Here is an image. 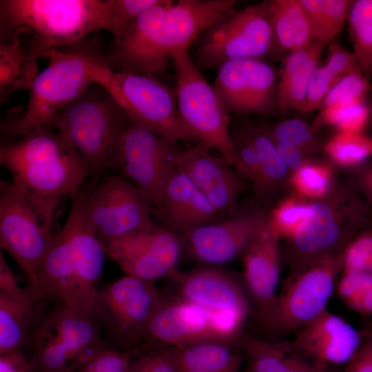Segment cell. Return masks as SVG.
Instances as JSON below:
<instances>
[{"instance_id":"obj_1","label":"cell","mask_w":372,"mask_h":372,"mask_svg":"<svg viewBox=\"0 0 372 372\" xmlns=\"http://www.w3.org/2000/svg\"><path fill=\"white\" fill-rule=\"evenodd\" d=\"M236 0H159L145 10L116 40L105 58L113 70L155 76L174 52L188 49L231 12Z\"/></svg>"},{"instance_id":"obj_2","label":"cell","mask_w":372,"mask_h":372,"mask_svg":"<svg viewBox=\"0 0 372 372\" xmlns=\"http://www.w3.org/2000/svg\"><path fill=\"white\" fill-rule=\"evenodd\" d=\"M105 255V246L87 223L82 185L39 267L43 302H54L71 313L90 314Z\"/></svg>"},{"instance_id":"obj_3","label":"cell","mask_w":372,"mask_h":372,"mask_svg":"<svg viewBox=\"0 0 372 372\" xmlns=\"http://www.w3.org/2000/svg\"><path fill=\"white\" fill-rule=\"evenodd\" d=\"M0 162L12 182L52 219L61 201L73 198L90 176L81 154L49 125L1 145Z\"/></svg>"},{"instance_id":"obj_4","label":"cell","mask_w":372,"mask_h":372,"mask_svg":"<svg viewBox=\"0 0 372 372\" xmlns=\"http://www.w3.org/2000/svg\"><path fill=\"white\" fill-rule=\"evenodd\" d=\"M101 0H1L0 44L17 41L38 61L101 30Z\"/></svg>"},{"instance_id":"obj_5","label":"cell","mask_w":372,"mask_h":372,"mask_svg":"<svg viewBox=\"0 0 372 372\" xmlns=\"http://www.w3.org/2000/svg\"><path fill=\"white\" fill-rule=\"evenodd\" d=\"M133 121L113 96L96 83L62 109L49 126L63 134L96 178L119 169L123 137Z\"/></svg>"},{"instance_id":"obj_6","label":"cell","mask_w":372,"mask_h":372,"mask_svg":"<svg viewBox=\"0 0 372 372\" xmlns=\"http://www.w3.org/2000/svg\"><path fill=\"white\" fill-rule=\"evenodd\" d=\"M172 61L178 112L193 140L218 151L240 174L251 179L231 134L229 113L214 85L203 77L188 49L174 52Z\"/></svg>"},{"instance_id":"obj_7","label":"cell","mask_w":372,"mask_h":372,"mask_svg":"<svg viewBox=\"0 0 372 372\" xmlns=\"http://www.w3.org/2000/svg\"><path fill=\"white\" fill-rule=\"evenodd\" d=\"M94 83L103 87L131 120L165 140H193L178 112L175 90L155 76L114 71L103 57L93 55L88 63Z\"/></svg>"},{"instance_id":"obj_8","label":"cell","mask_w":372,"mask_h":372,"mask_svg":"<svg viewBox=\"0 0 372 372\" xmlns=\"http://www.w3.org/2000/svg\"><path fill=\"white\" fill-rule=\"evenodd\" d=\"M93 55L51 49L44 56L49 64L38 73L30 87L23 114L0 125L1 141L12 143L35 128L50 125L58 113L94 83L88 69Z\"/></svg>"},{"instance_id":"obj_9","label":"cell","mask_w":372,"mask_h":372,"mask_svg":"<svg viewBox=\"0 0 372 372\" xmlns=\"http://www.w3.org/2000/svg\"><path fill=\"white\" fill-rule=\"evenodd\" d=\"M0 247L9 254L29 280L34 299L44 306L38 273L51 245L53 219L12 181L0 184Z\"/></svg>"},{"instance_id":"obj_10","label":"cell","mask_w":372,"mask_h":372,"mask_svg":"<svg viewBox=\"0 0 372 372\" xmlns=\"http://www.w3.org/2000/svg\"><path fill=\"white\" fill-rule=\"evenodd\" d=\"M275 51L270 0L233 10L197 40L194 62L208 70L238 59H261Z\"/></svg>"},{"instance_id":"obj_11","label":"cell","mask_w":372,"mask_h":372,"mask_svg":"<svg viewBox=\"0 0 372 372\" xmlns=\"http://www.w3.org/2000/svg\"><path fill=\"white\" fill-rule=\"evenodd\" d=\"M163 297L154 282L125 275L98 289L90 314L122 350L133 351L149 339Z\"/></svg>"},{"instance_id":"obj_12","label":"cell","mask_w":372,"mask_h":372,"mask_svg":"<svg viewBox=\"0 0 372 372\" xmlns=\"http://www.w3.org/2000/svg\"><path fill=\"white\" fill-rule=\"evenodd\" d=\"M102 328L90 314L57 307L32 332L33 372H75L105 347Z\"/></svg>"},{"instance_id":"obj_13","label":"cell","mask_w":372,"mask_h":372,"mask_svg":"<svg viewBox=\"0 0 372 372\" xmlns=\"http://www.w3.org/2000/svg\"><path fill=\"white\" fill-rule=\"evenodd\" d=\"M343 269V251L291 271L262 327L274 336L296 333L327 310Z\"/></svg>"},{"instance_id":"obj_14","label":"cell","mask_w":372,"mask_h":372,"mask_svg":"<svg viewBox=\"0 0 372 372\" xmlns=\"http://www.w3.org/2000/svg\"><path fill=\"white\" fill-rule=\"evenodd\" d=\"M83 187L87 223L105 247L113 240L156 226L152 201L123 177L107 176L97 184L90 182Z\"/></svg>"},{"instance_id":"obj_15","label":"cell","mask_w":372,"mask_h":372,"mask_svg":"<svg viewBox=\"0 0 372 372\" xmlns=\"http://www.w3.org/2000/svg\"><path fill=\"white\" fill-rule=\"evenodd\" d=\"M244 325L178 297H163L148 329L149 339L169 347L221 342L237 347Z\"/></svg>"},{"instance_id":"obj_16","label":"cell","mask_w":372,"mask_h":372,"mask_svg":"<svg viewBox=\"0 0 372 372\" xmlns=\"http://www.w3.org/2000/svg\"><path fill=\"white\" fill-rule=\"evenodd\" d=\"M183 150L133 122L122 139L118 170L144 192L155 208L166 183L177 170Z\"/></svg>"},{"instance_id":"obj_17","label":"cell","mask_w":372,"mask_h":372,"mask_svg":"<svg viewBox=\"0 0 372 372\" xmlns=\"http://www.w3.org/2000/svg\"><path fill=\"white\" fill-rule=\"evenodd\" d=\"M277 84L271 65L246 59L220 65L214 87L229 114L268 116L278 109Z\"/></svg>"},{"instance_id":"obj_18","label":"cell","mask_w":372,"mask_h":372,"mask_svg":"<svg viewBox=\"0 0 372 372\" xmlns=\"http://www.w3.org/2000/svg\"><path fill=\"white\" fill-rule=\"evenodd\" d=\"M105 249L125 275L154 282L176 270L180 242L175 232L155 226L113 240Z\"/></svg>"},{"instance_id":"obj_19","label":"cell","mask_w":372,"mask_h":372,"mask_svg":"<svg viewBox=\"0 0 372 372\" xmlns=\"http://www.w3.org/2000/svg\"><path fill=\"white\" fill-rule=\"evenodd\" d=\"M347 229L341 225L330 203L310 205L308 215L285 249L284 258L291 271L342 252L353 236Z\"/></svg>"},{"instance_id":"obj_20","label":"cell","mask_w":372,"mask_h":372,"mask_svg":"<svg viewBox=\"0 0 372 372\" xmlns=\"http://www.w3.org/2000/svg\"><path fill=\"white\" fill-rule=\"evenodd\" d=\"M178 298L244 325L251 313L245 286L227 273L214 268L183 273L175 270Z\"/></svg>"},{"instance_id":"obj_21","label":"cell","mask_w":372,"mask_h":372,"mask_svg":"<svg viewBox=\"0 0 372 372\" xmlns=\"http://www.w3.org/2000/svg\"><path fill=\"white\" fill-rule=\"evenodd\" d=\"M244 253V286L262 327L278 294L280 251L278 234L265 216Z\"/></svg>"},{"instance_id":"obj_22","label":"cell","mask_w":372,"mask_h":372,"mask_svg":"<svg viewBox=\"0 0 372 372\" xmlns=\"http://www.w3.org/2000/svg\"><path fill=\"white\" fill-rule=\"evenodd\" d=\"M209 149L200 143L183 149L178 158L177 169L188 176L220 215L232 214L243 188L242 182L234 166Z\"/></svg>"},{"instance_id":"obj_23","label":"cell","mask_w":372,"mask_h":372,"mask_svg":"<svg viewBox=\"0 0 372 372\" xmlns=\"http://www.w3.org/2000/svg\"><path fill=\"white\" fill-rule=\"evenodd\" d=\"M363 340L362 331L327 309L297 331L289 342L312 360L340 366L351 360Z\"/></svg>"},{"instance_id":"obj_24","label":"cell","mask_w":372,"mask_h":372,"mask_svg":"<svg viewBox=\"0 0 372 372\" xmlns=\"http://www.w3.org/2000/svg\"><path fill=\"white\" fill-rule=\"evenodd\" d=\"M264 215L237 216L218 223H207L185 234L192 254L210 264L231 261L243 253Z\"/></svg>"},{"instance_id":"obj_25","label":"cell","mask_w":372,"mask_h":372,"mask_svg":"<svg viewBox=\"0 0 372 372\" xmlns=\"http://www.w3.org/2000/svg\"><path fill=\"white\" fill-rule=\"evenodd\" d=\"M154 214L165 228L184 234L212 223L220 214L187 175L176 170L166 183Z\"/></svg>"},{"instance_id":"obj_26","label":"cell","mask_w":372,"mask_h":372,"mask_svg":"<svg viewBox=\"0 0 372 372\" xmlns=\"http://www.w3.org/2000/svg\"><path fill=\"white\" fill-rule=\"evenodd\" d=\"M247 364L242 372H343L338 366L312 360L278 338L264 339L244 333L237 344Z\"/></svg>"},{"instance_id":"obj_27","label":"cell","mask_w":372,"mask_h":372,"mask_svg":"<svg viewBox=\"0 0 372 372\" xmlns=\"http://www.w3.org/2000/svg\"><path fill=\"white\" fill-rule=\"evenodd\" d=\"M326 45L312 41L304 48L289 52L283 61L277 84L278 109L302 111L311 78Z\"/></svg>"},{"instance_id":"obj_28","label":"cell","mask_w":372,"mask_h":372,"mask_svg":"<svg viewBox=\"0 0 372 372\" xmlns=\"http://www.w3.org/2000/svg\"><path fill=\"white\" fill-rule=\"evenodd\" d=\"M167 349L180 372H242L245 358L236 346L221 342H203Z\"/></svg>"},{"instance_id":"obj_29","label":"cell","mask_w":372,"mask_h":372,"mask_svg":"<svg viewBox=\"0 0 372 372\" xmlns=\"http://www.w3.org/2000/svg\"><path fill=\"white\" fill-rule=\"evenodd\" d=\"M40 311L31 290L22 296L0 293V355L25 344Z\"/></svg>"},{"instance_id":"obj_30","label":"cell","mask_w":372,"mask_h":372,"mask_svg":"<svg viewBox=\"0 0 372 372\" xmlns=\"http://www.w3.org/2000/svg\"><path fill=\"white\" fill-rule=\"evenodd\" d=\"M329 52L325 63L318 66L312 74L302 112L318 110L327 93L344 77L353 73L363 74L353 52L335 42L330 43Z\"/></svg>"},{"instance_id":"obj_31","label":"cell","mask_w":372,"mask_h":372,"mask_svg":"<svg viewBox=\"0 0 372 372\" xmlns=\"http://www.w3.org/2000/svg\"><path fill=\"white\" fill-rule=\"evenodd\" d=\"M275 48L289 52L311 42L309 23L300 0H270Z\"/></svg>"},{"instance_id":"obj_32","label":"cell","mask_w":372,"mask_h":372,"mask_svg":"<svg viewBox=\"0 0 372 372\" xmlns=\"http://www.w3.org/2000/svg\"><path fill=\"white\" fill-rule=\"evenodd\" d=\"M37 61L17 41L0 44V101L4 103L14 92L30 89L37 75Z\"/></svg>"},{"instance_id":"obj_33","label":"cell","mask_w":372,"mask_h":372,"mask_svg":"<svg viewBox=\"0 0 372 372\" xmlns=\"http://www.w3.org/2000/svg\"><path fill=\"white\" fill-rule=\"evenodd\" d=\"M309 23L312 41L330 44L347 19L351 0H300Z\"/></svg>"},{"instance_id":"obj_34","label":"cell","mask_w":372,"mask_h":372,"mask_svg":"<svg viewBox=\"0 0 372 372\" xmlns=\"http://www.w3.org/2000/svg\"><path fill=\"white\" fill-rule=\"evenodd\" d=\"M347 20L353 51L370 81L372 76V0L352 1Z\"/></svg>"},{"instance_id":"obj_35","label":"cell","mask_w":372,"mask_h":372,"mask_svg":"<svg viewBox=\"0 0 372 372\" xmlns=\"http://www.w3.org/2000/svg\"><path fill=\"white\" fill-rule=\"evenodd\" d=\"M240 129L258 155L266 188L283 179L288 167L273 139L251 122H245Z\"/></svg>"},{"instance_id":"obj_36","label":"cell","mask_w":372,"mask_h":372,"mask_svg":"<svg viewBox=\"0 0 372 372\" xmlns=\"http://www.w3.org/2000/svg\"><path fill=\"white\" fill-rule=\"evenodd\" d=\"M159 0H105L101 1L99 19L101 30L118 39L134 20Z\"/></svg>"},{"instance_id":"obj_37","label":"cell","mask_w":372,"mask_h":372,"mask_svg":"<svg viewBox=\"0 0 372 372\" xmlns=\"http://www.w3.org/2000/svg\"><path fill=\"white\" fill-rule=\"evenodd\" d=\"M335 291L349 308L363 316L372 315V274L344 271Z\"/></svg>"},{"instance_id":"obj_38","label":"cell","mask_w":372,"mask_h":372,"mask_svg":"<svg viewBox=\"0 0 372 372\" xmlns=\"http://www.w3.org/2000/svg\"><path fill=\"white\" fill-rule=\"evenodd\" d=\"M371 115V107L366 99L325 107L317 116L322 126L334 125L340 132L362 133Z\"/></svg>"},{"instance_id":"obj_39","label":"cell","mask_w":372,"mask_h":372,"mask_svg":"<svg viewBox=\"0 0 372 372\" xmlns=\"http://www.w3.org/2000/svg\"><path fill=\"white\" fill-rule=\"evenodd\" d=\"M325 149L338 163L355 165L372 154V138L362 133L340 132L328 142Z\"/></svg>"},{"instance_id":"obj_40","label":"cell","mask_w":372,"mask_h":372,"mask_svg":"<svg viewBox=\"0 0 372 372\" xmlns=\"http://www.w3.org/2000/svg\"><path fill=\"white\" fill-rule=\"evenodd\" d=\"M273 141L299 147L302 149L314 141L315 130L300 119L285 120L272 125H257Z\"/></svg>"},{"instance_id":"obj_41","label":"cell","mask_w":372,"mask_h":372,"mask_svg":"<svg viewBox=\"0 0 372 372\" xmlns=\"http://www.w3.org/2000/svg\"><path fill=\"white\" fill-rule=\"evenodd\" d=\"M371 90L370 81L362 73L347 75L336 83L322 101L318 110L333 105L366 99Z\"/></svg>"},{"instance_id":"obj_42","label":"cell","mask_w":372,"mask_h":372,"mask_svg":"<svg viewBox=\"0 0 372 372\" xmlns=\"http://www.w3.org/2000/svg\"><path fill=\"white\" fill-rule=\"evenodd\" d=\"M125 372H180L168 349L144 350L136 349L131 357Z\"/></svg>"},{"instance_id":"obj_43","label":"cell","mask_w":372,"mask_h":372,"mask_svg":"<svg viewBox=\"0 0 372 372\" xmlns=\"http://www.w3.org/2000/svg\"><path fill=\"white\" fill-rule=\"evenodd\" d=\"M344 271L372 274V232L351 240L343 251Z\"/></svg>"},{"instance_id":"obj_44","label":"cell","mask_w":372,"mask_h":372,"mask_svg":"<svg viewBox=\"0 0 372 372\" xmlns=\"http://www.w3.org/2000/svg\"><path fill=\"white\" fill-rule=\"evenodd\" d=\"M130 357L131 351L106 348L75 372H125Z\"/></svg>"},{"instance_id":"obj_45","label":"cell","mask_w":372,"mask_h":372,"mask_svg":"<svg viewBox=\"0 0 372 372\" xmlns=\"http://www.w3.org/2000/svg\"><path fill=\"white\" fill-rule=\"evenodd\" d=\"M309 211V206L291 202L276 209L272 220H269L278 235L281 233L291 236L304 220Z\"/></svg>"},{"instance_id":"obj_46","label":"cell","mask_w":372,"mask_h":372,"mask_svg":"<svg viewBox=\"0 0 372 372\" xmlns=\"http://www.w3.org/2000/svg\"><path fill=\"white\" fill-rule=\"evenodd\" d=\"M294 182L302 193L311 196L322 194L329 185L324 169L315 165L302 166L296 174Z\"/></svg>"},{"instance_id":"obj_47","label":"cell","mask_w":372,"mask_h":372,"mask_svg":"<svg viewBox=\"0 0 372 372\" xmlns=\"http://www.w3.org/2000/svg\"><path fill=\"white\" fill-rule=\"evenodd\" d=\"M362 333L363 342L343 372H372V331L366 328Z\"/></svg>"},{"instance_id":"obj_48","label":"cell","mask_w":372,"mask_h":372,"mask_svg":"<svg viewBox=\"0 0 372 372\" xmlns=\"http://www.w3.org/2000/svg\"><path fill=\"white\" fill-rule=\"evenodd\" d=\"M30 287L22 289L9 265L7 264L2 252L0 253V293L12 296H22L27 293Z\"/></svg>"},{"instance_id":"obj_49","label":"cell","mask_w":372,"mask_h":372,"mask_svg":"<svg viewBox=\"0 0 372 372\" xmlns=\"http://www.w3.org/2000/svg\"><path fill=\"white\" fill-rule=\"evenodd\" d=\"M0 372H33L21 348L0 355Z\"/></svg>"},{"instance_id":"obj_50","label":"cell","mask_w":372,"mask_h":372,"mask_svg":"<svg viewBox=\"0 0 372 372\" xmlns=\"http://www.w3.org/2000/svg\"><path fill=\"white\" fill-rule=\"evenodd\" d=\"M275 143L288 168L298 169L302 167L304 149L286 143L277 142H275Z\"/></svg>"},{"instance_id":"obj_51","label":"cell","mask_w":372,"mask_h":372,"mask_svg":"<svg viewBox=\"0 0 372 372\" xmlns=\"http://www.w3.org/2000/svg\"><path fill=\"white\" fill-rule=\"evenodd\" d=\"M364 186L372 198V167L368 169L363 177Z\"/></svg>"},{"instance_id":"obj_52","label":"cell","mask_w":372,"mask_h":372,"mask_svg":"<svg viewBox=\"0 0 372 372\" xmlns=\"http://www.w3.org/2000/svg\"><path fill=\"white\" fill-rule=\"evenodd\" d=\"M369 96H370L371 101H372V84H371V90Z\"/></svg>"},{"instance_id":"obj_53","label":"cell","mask_w":372,"mask_h":372,"mask_svg":"<svg viewBox=\"0 0 372 372\" xmlns=\"http://www.w3.org/2000/svg\"><path fill=\"white\" fill-rule=\"evenodd\" d=\"M366 328L372 331V324H368Z\"/></svg>"}]
</instances>
